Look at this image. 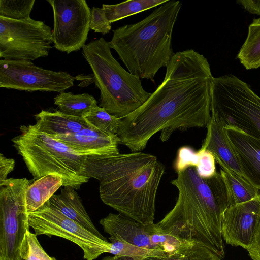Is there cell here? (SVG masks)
Instances as JSON below:
<instances>
[{"label": "cell", "mask_w": 260, "mask_h": 260, "mask_svg": "<svg viewBox=\"0 0 260 260\" xmlns=\"http://www.w3.org/2000/svg\"><path fill=\"white\" fill-rule=\"evenodd\" d=\"M214 78L203 55L193 49L175 53L161 84L143 105L121 119L119 144L139 152L159 131L165 142L177 130L207 127Z\"/></svg>", "instance_id": "cell-1"}, {"label": "cell", "mask_w": 260, "mask_h": 260, "mask_svg": "<svg viewBox=\"0 0 260 260\" xmlns=\"http://www.w3.org/2000/svg\"><path fill=\"white\" fill-rule=\"evenodd\" d=\"M86 175L100 183V198L129 218L154 223L157 190L165 166L154 155L139 152L86 156Z\"/></svg>", "instance_id": "cell-2"}, {"label": "cell", "mask_w": 260, "mask_h": 260, "mask_svg": "<svg viewBox=\"0 0 260 260\" xmlns=\"http://www.w3.org/2000/svg\"><path fill=\"white\" fill-rule=\"evenodd\" d=\"M171 183L177 188L178 197L173 209L157 226L180 239L202 245L223 258L222 216L231 203L220 172L203 178L190 167L177 173V177Z\"/></svg>", "instance_id": "cell-3"}, {"label": "cell", "mask_w": 260, "mask_h": 260, "mask_svg": "<svg viewBox=\"0 0 260 260\" xmlns=\"http://www.w3.org/2000/svg\"><path fill=\"white\" fill-rule=\"evenodd\" d=\"M181 6L168 0L141 21L113 30L110 47L131 74L154 82L158 70L167 66L175 54L172 36Z\"/></svg>", "instance_id": "cell-4"}, {"label": "cell", "mask_w": 260, "mask_h": 260, "mask_svg": "<svg viewBox=\"0 0 260 260\" xmlns=\"http://www.w3.org/2000/svg\"><path fill=\"white\" fill-rule=\"evenodd\" d=\"M104 38L82 48V55L90 67L101 92L100 107L111 115L123 118L143 105L151 95L141 80L124 69L112 54Z\"/></svg>", "instance_id": "cell-5"}, {"label": "cell", "mask_w": 260, "mask_h": 260, "mask_svg": "<svg viewBox=\"0 0 260 260\" xmlns=\"http://www.w3.org/2000/svg\"><path fill=\"white\" fill-rule=\"evenodd\" d=\"M21 134L12 139L34 180L50 174L59 176L63 186L78 189L90 178L86 175V156L79 154L34 125H21Z\"/></svg>", "instance_id": "cell-6"}, {"label": "cell", "mask_w": 260, "mask_h": 260, "mask_svg": "<svg viewBox=\"0 0 260 260\" xmlns=\"http://www.w3.org/2000/svg\"><path fill=\"white\" fill-rule=\"evenodd\" d=\"M211 113L226 125L260 140V96L237 77L228 74L214 78Z\"/></svg>", "instance_id": "cell-7"}, {"label": "cell", "mask_w": 260, "mask_h": 260, "mask_svg": "<svg viewBox=\"0 0 260 260\" xmlns=\"http://www.w3.org/2000/svg\"><path fill=\"white\" fill-rule=\"evenodd\" d=\"M34 180L10 178L0 182V260H23L21 246L30 227L25 193Z\"/></svg>", "instance_id": "cell-8"}, {"label": "cell", "mask_w": 260, "mask_h": 260, "mask_svg": "<svg viewBox=\"0 0 260 260\" xmlns=\"http://www.w3.org/2000/svg\"><path fill=\"white\" fill-rule=\"evenodd\" d=\"M53 42L51 27L42 21L0 17V57L4 59L32 61L46 57Z\"/></svg>", "instance_id": "cell-9"}, {"label": "cell", "mask_w": 260, "mask_h": 260, "mask_svg": "<svg viewBox=\"0 0 260 260\" xmlns=\"http://www.w3.org/2000/svg\"><path fill=\"white\" fill-rule=\"evenodd\" d=\"M28 215L29 226L37 236H57L71 241L82 249L86 260H94L110 252V242L64 216L48 201L37 210L28 212Z\"/></svg>", "instance_id": "cell-10"}, {"label": "cell", "mask_w": 260, "mask_h": 260, "mask_svg": "<svg viewBox=\"0 0 260 260\" xmlns=\"http://www.w3.org/2000/svg\"><path fill=\"white\" fill-rule=\"evenodd\" d=\"M100 223L111 237L154 251L156 257L173 254L191 243L165 232L157 224H142L119 213H109Z\"/></svg>", "instance_id": "cell-11"}, {"label": "cell", "mask_w": 260, "mask_h": 260, "mask_svg": "<svg viewBox=\"0 0 260 260\" xmlns=\"http://www.w3.org/2000/svg\"><path fill=\"white\" fill-rule=\"evenodd\" d=\"M76 77L67 72H55L25 60H0V87L26 91L61 93L74 85Z\"/></svg>", "instance_id": "cell-12"}, {"label": "cell", "mask_w": 260, "mask_h": 260, "mask_svg": "<svg viewBox=\"0 0 260 260\" xmlns=\"http://www.w3.org/2000/svg\"><path fill=\"white\" fill-rule=\"evenodd\" d=\"M54 15L53 43L69 54L85 45L90 29L91 10L85 0H47Z\"/></svg>", "instance_id": "cell-13"}, {"label": "cell", "mask_w": 260, "mask_h": 260, "mask_svg": "<svg viewBox=\"0 0 260 260\" xmlns=\"http://www.w3.org/2000/svg\"><path fill=\"white\" fill-rule=\"evenodd\" d=\"M259 212V196L246 202L230 205L222 216L223 239L229 244L247 250L257 228Z\"/></svg>", "instance_id": "cell-14"}, {"label": "cell", "mask_w": 260, "mask_h": 260, "mask_svg": "<svg viewBox=\"0 0 260 260\" xmlns=\"http://www.w3.org/2000/svg\"><path fill=\"white\" fill-rule=\"evenodd\" d=\"M80 155L101 156L118 154L119 138L91 127L77 133L52 137Z\"/></svg>", "instance_id": "cell-15"}, {"label": "cell", "mask_w": 260, "mask_h": 260, "mask_svg": "<svg viewBox=\"0 0 260 260\" xmlns=\"http://www.w3.org/2000/svg\"><path fill=\"white\" fill-rule=\"evenodd\" d=\"M225 129L243 177L260 190V140L230 125Z\"/></svg>", "instance_id": "cell-16"}, {"label": "cell", "mask_w": 260, "mask_h": 260, "mask_svg": "<svg viewBox=\"0 0 260 260\" xmlns=\"http://www.w3.org/2000/svg\"><path fill=\"white\" fill-rule=\"evenodd\" d=\"M225 122L217 115L211 113L207 132L201 148L211 152L221 168L224 167L242 176L238 159L229 139Z\"/></svg>", "instance_id": "cell-17"}, {"label": "cell", "mask_w": 260, "mask_h": 260, "mask_svg": "<svg viewBox=\"0 0 260 260\" xmlns=\"http://www.w3.org/2000/svg\"><path fill=\"white\" fill-rule=\"evenodd\" d=\"M49 204L68 218L80 224L99 237L107 240L98 230L86 211L82 200L74 188L64 187L59 194L48 200Z\"/></svg>", "instance_id": "cell-18"}, {"label": "cell", "mask_w": 260, "mask_h": 260, "mask_svg": "<svg viewBox=\"0 0 260 260\" xmlns=\"http://www.w3.org/2000/svg\"><path fill=\"white\" fill-rule=\"evenodd\" d=\"M35 117L36 129L51 137L73 134L91 127L84 117L67 115L59 110H42Z\"/></svg>", "instance_id": "cell-19"}, {"label": "cell", "mask_w": 260, "mask_h": 260, "mask_svg": "<svg viewBox=\"0 0 260 260\" xmlns=\"http://www.w3.org/2000/svg\"><path fill=\"white\" fill-rule=\"evenodd\" d=\"M215 161L213 154L208 150L201 148L196 151L190 147L183 146L178 150L174 168L177 173L193 167L200 177L209 178L217 173Z\"/></svg>", "instance_id": "cell-20"}, {"label": "cell", "mask_w": 260, "mask_h": 260, "mask_svg": "<svg viewBox=\"0 0 260 260\" xmlns=\"http://www.w3.org/2000/svg\"><path fill=\"white\" fill-rule=\"evenodd\" d=\"M62 186V178L55 174L48 175L35 180L26 191L27 212L34 211L42 206Z\"/></svg>", "instance_id": "cell-21"}, {"label": "cell", "mask_w": 260, "mask_h": 260, "mask_svg": "<svg viewBox=\"0 0 260 260\" xmlns=\"http://www.w3.org/2000/svg\"><path fill=\"white\" fill-rule=\"evenodd\" d=\"M237 58L247 70L260 67V18L253 19L249 25L246 39Z\"/></svg>", "instance_id": "cell-22"}, {"label": "cell", "mask_w": 260, "mask_h": 260, "mask_svg": "<svg viewBox=\"0 0 260 260\" xmlns=\"http://www.w3.org/2000/svg\"><path fill=\"white\" fill-rule=\"evenodd\" d=\"M220 173L227 185L231 198V205L246 202L259 196L260 190L244 177L224 167L221 168Z\"/></svg>", "instance_id": "cell-23"}, {"label": "cell", "mask_w": 260, "mask_h": 260, "mask_svg": "<svg viewBox=\"0 0 260 260\" xmlns=\"http://www.w3.org/2000/svg\"><path fill=\"white\" fill-rule=\"evenodd\" d=\"M54 104L59 110L67 115L84 117L98 106L97 101L88 93L74 94L62 92L54 98Z\"/></svg>", "instance_id": "cell-24"}, {"label": "cell", "mask_w": 260, "mask_h": 260, "mask_svg": "<svg viewBox=\"0 0 260 260\" xmlns=\"http://www.w3.org/2000/svg\"><path fill=\"white\" fill-rule=\"evenodd\" d=\"M168 0H129L114 5L103 4L108 21L112 23L126 17L162 5Z\"/></svg>", "instance_id": "cell-25"}, {"label": "cell", "mask_w": 260, "mask_h": 260, "mask_svg": "<svg viewBox=\"0 0 260 260\" xmlns=\"http://www.w3.org/2000/svg\"><path fill=\"white\" fill-rule=\"evenodd\" d=\"M142 260H221L202 245L191 242L176 252L163 257H147Z\"/></svg>", "instance_id": "cell-26"}, {"label": "cell", "mask_w": 260, "mask_h": 260, "mask_svg": "<svg viewBox=\"0 0 260 260\" xmlns=\"http://www.w3.org/2000/svg\"><path fill=\"white\" fill-rule=\"evenodd\" d=\"M87 123L92 128L111 134H117L121 119L116 117L97 106L84 117Z\"/></svg>", "instance_id": "cell-27"}, {"label": "cell", "mask_w": 260, "mask_h": 260, "mask_svg": "<svg viewBox=\"0 0 260 260\" xmlns=\"http://www.w3.org/2000/svg\"><path fill=\"white\" fill-rule=\"evenodd\" d=\"M35 0H0V17L16 20L30 18Z\"/></svg>", "instance_id": "cell-28"}, {"label": "cell", "mask_w": 260, "mask_h": 260, "mask_svg": "<svg viewBox=\"0 0 260 260\" xmlns=\"http://www.w3.org/2000/svg\"><path fill=\"white\" fill-rule=\"evenodd\" d=\"M20 256L23 260H56L50 257L40 244L37 236L27 231L20 248Z\"/></svg>", "instance_id": "cell-29"}, {"label": "cell", "mask_w": 260, "mask_h": 260, "mask_svg": "<svg viewBox=\"0 0 260 260\" xmlns=\"http://www.w3.org/2000/svg\"><path fill=\"white\" fill-rule=\"evenodd\" d=\"M109 239L111 244L109 253L116 256H129L142 259L147 257H156L154 251L139 248L113 237Z\"/></svg>", "instance_id": "cell-30"}, {"label": "cell", "mask_w": 260, "mask_h": 260, "mask_svg": "<svg viewBox=\"0 0 260 260\" xmlns=\"http://www.w3.org/2000/svg\"><path fill=\"white\" fill-rule=\"evenodd\" d=\"M90 29L104 35L110 32L111 23L108 21L102 8L93 7L91 9Z\"/></svg>", "instance_id": "cell-31"}, {"label": "cell", "mask_w": 260, "mask_h": 260, "mask_svg": "<svg viewBox=\"0 0 260 260\" xmlns=\"http://www.w3.org/2000/svg\"><path fill=\"white\" fill-rule=\"evenodd\" d=\"M259 198L260 200V193ZM247 251L252 260H260V212L257 228L252 243Z\"/></svg>", "instance_id": "cell-32"}, {"label": "cell", "mask_w": 260, "mask_h": 260, "mask_svg": "<svg viewBox=\"0 0 260 260\" xmlns=\"http://www.w3.org/2000/svg\"><path fill=\"white\" fill-rule=\"evenodd\" d=\"M15 164L14 159L7 158L2 153L0 154V182L8 178V174L14 170Z\"/></svg>", "instance_id": "cell-33"}, {"label": "cell", "mask_w": 260, "mask_h": 260, "mask_svg": "<svg viewBox=\"0 0 260 260\" xmlns=\"http://www.w3.org/2000/svg\"><path fill=\"white\" fill-rule=\"evenodd\" d=\"M237 3L249 13L260 16V1L239 0Z\"/></svg>", "instance_id": "cell-34"}, {"label": "cell", "mask_w": 260, "mask_h": 260, "mask_svg": "<svg viewBox=\"0 0 260 260\" xmlns=\"http://www.w3.org/2000/svg\"><path fill=\"white\" fill-rule=\"evenodd\" d=\"M101 260H142L132 256H108L103 258Z\"/></svg>", "instance_id": "cell-35"}]
</instances>
